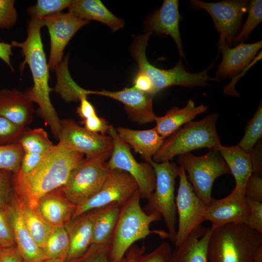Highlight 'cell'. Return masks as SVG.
<instances>
[{"label":"cell","instance_id":"43","mask_svg":"<svg viewBox=\"0 0 262 262\" xmlns=\"http://www.w3.org/2000/svg\"><path fill=\"white\" fill-rule=\"evenodd\" d=\"M0 244L4 248L15 247L13 231L6 214L0 208Z\"/></svg>","mask_w":262,"mask_h":262},{"label":"cell","instance_id":"38","mask_svg":"<svg viewBox=\"0 0 262 262\" xmlns=\"http://www.w3.org/2000/svg\"><path fill=\"white\" fill-rule=\"evenodd\" d=\"M247 19L237 35L235 42L243 43L251 33L262 21V0H253L249 2Z\"/></svg>","mask_w":262,"mask_h":262},{"label":"cell","instance_id":"32","mask_svg":"<svg viewBox=\"0 0 262 262\" xmlns=\"http://www.w3.org/2000/svg\"><path fill=\"white\" fill-rule=\"evenodd\" d=\"M146 247L133 244L126 251L123 262H171L173 250L170 244L164 242L149 253Z\"/></svg>","mask_w":262,"mask_h":262},{"label":"cell","instance_id":"17","mask_svg":"<svg viewBox=\"0 0 262 262\" xmlns=\"http://www.w3.org/2000/svg\"><path fill=\"white\" fill-rule=\"evenodd\" d=\"M248 212L244 195L234 189L223 198H213L206 206L204 217L214 228L230 223H245Z\"/></svg>","mask_w":262,"mask_h":262},{"label":"cell","instance_id":"5","mask_svg":"<svg viewBox=\"0 0 262 262\" xmlns=\"http://www.w3.org/2000/svg\"><path fill=\"white\" fill-rule=\"evenodd\" d=\"M218 115L213 113L203 119L189 122L165 138L152 161H171L175 157L202 148L216 149L222 145L216 130Z\"/></svg>","mask_w":262,"mask_h":262},{"label":"cell","instance_id":"23","mask_svg":"<svg viewBox=\"0 0 262 262\" xmlns=\"http://www.w3.org/2000/svg\"><path fill=\"white\" fill-rule=\"evenodd\" d=\"M38 210L52 227H65L72 219L76 205L64 195L61 187L41 197Z\"/></svg>","mask_w":262,"mask_h":262},{"label":"cell","instance_id":"33","mask_svg":"<svg viewBox=\"0 0 262 262\" xmlns=\"http://www.w3.org/2000/svg\"><path fill=\"white\" fill-rule=\"evenodd\" d=\"M69 249V239L65 227H53L42 248L45 260L61 259L67 260Z\"/></svg>","mask_w":262,"mask_h":262},{"label":"cell","instance_id":"54","mask_svg":"<svg viewBox=\"0 0 262 262\" xmlns=\"http://www.w3.org/2000/svg\"><path fill=\"white\" fill-rule=\"evenodd\" d=\"M43 262H67V261L61 259H50L45 260Z\"/></svg>","mask_w":262,"mask_h":262},{"label":"cell","instance_id":"18","mask_svg":"<svg viewBox=\"0 0 262 262\" xmlns=\"http://www.w3.org/2000/svg\"><path fill=\"white\" fill-rule=\"evenodd\" d=\"M14 233L16 249L23 262H43L45 257L26 227L15 203L14 194L4 209Z\"/></svg>","mask_w":262,"mask_h":262},{"label":"cell","instance_id":"53","mask_svg":"<svg viewBox=\"0 0 262 262\" xmlns=\"http://www.w3.org/2000/svg\"><path fill=\"white\" fill-rule=\"evenodd\" d=\"M252 262H262V246L257 250Z\"/></svg>","mask_w":262,"mask_h":262},{"label":"cell","instance_id":"26","mask_svg":"<svg viewBox=\"0 0 262 262\" xmlns=\"http://www.w3.org/2000/svg\"><path fill=\"white\" fill-rule=\"evenodd\" d=\"M208 106L203 104L196 106L189 99L182 108L174 106L162 116H156L154 127L157 132L165 139L186 123L192 121L197 115L205 113Z\"/></svg>","mask_w":262,"mask_h":262},{"label":"cell","instance_id":"45","mask_svg":"<svg viewBox=\"0 0 262 262\" xmlns=\"http://www.w3.org/2000/svg\"><path fill=\"white\" fill-rule=\"evenodd\" d=\"M244 195L246 198L262 202V176L254 174L250 176L246 183Z\"/></svg>","mask_w":262,"mask_h":262},{"label":"cell","instance_id":"8","mask_svg":"<svg viewBox=\"0 0 262 262\" xmlns=\"http://www.w3.org/2000/svg\"><path fill=\"white\" fill-rule=\"evenodd\" d=\"M179 166L187 173V179L196 194L206 205L211 202L212 190L215 180L230 172L217 149H210L206 154L196 156L190 153L178 156Z\"/></svg>","mask_w":262,"mask_h":262},{"label":"cell","instance_id":"30","mask_svg":"<svg viewBox=\"0 0 262 262\" xmlns=\"http://www.w3.org/2000/svg\"><path fill=\"white\" fill-rule=\"evenodd\" d=\"M121 206L114 202L99 209L95 219L92 244H107L117 222Z\"/></svg>","mask_w":262,"mask_h":262},{"label":"cell","instance_id":"47","mask_svg":"<svg viewBox=\"0 0 262 262\" xmlns=\"http://www.w3.org/2000/svg\"><path fill=\"white\" fill-rule=\"evenodd\" d=\"M24 153L19 170L16 174L23 175L34 169L47 154Z\"/></svg>","mask_w":262,"mask_h":262},{"label":"cell","instance_id":"6","mask_svg":"<svg viewBox=\"0 0 262 262\" xmlns=\"http://www.w3.org/2000/svg\"><path fill=\"white\" fill-rule=\"evenodd\" d=\"M151 33L147 32L136 37L131 46V53L137 62L139 71L144 73L150 80L152 94L154 96L161 90L173 85L194 87L209 85V82L217 81V78L208 75L213 64L206 69L198 73H192L186 70L180 60L177 65L169 69H162L150 64L146 56V48Z\"/></svg>","mask_w":262,"mask_h":262},{"label":"cell","instance_id":"42","mask_svg":"<svg viewBox=\"0 0 262 262\" xmlns=\"http://www.w3.org/2000/svg\"><path fill=\"white\" fill-rule=\"evenodd\" d=\"M246 199L248 212L244 224L262 233V202Z\"/></svg>","mask_w":262,"mask_h":262},{"label":"cell","instance_id":"3","mask_svg":"<svg viewBox=\"0 0 262 262\" xmlns=\"http://www.w3.org/2000/svg\"><path fill=\"white\" fill-rule=\"evenodd\" d=\"M140 199L137 190L120 207L117 222L107 244L109 262L121 261L134 243L144 239L151 233H156L163 238L169 239L168 232L150 230L151 224L160 221L162 216L146 213L141 208Z\"/></svg>","mask_w":262,"mask_h":262},{"label":"cell","instance_id":"55","mask_svg":"<svg viewBox=\"0 0 262 262\" xmlns=\"http://www.w3.org/2000/svg\"><path fill=\"white\" fill-rule=\"evenodd\" d=\"M4 249V248L0 244V254L2 252V251Z\"/></svg>","mask_w":262,"mask_h":262},{"label":"cell","instance_id":"31","mask_svg":"<svg viewBox=\"0 0 262 262\" xmlns=\"http://www.w3.org/2000/svg\"><path fill=\"white\" fill-rule=\"evenodd\" d=\"M68 55L55 69L57 83L55 92L66 102L80 100L83 96H87V91L80 87L71 77L68 69Z\"/></svg>","mask_w":262,"mask_h":262},{"label":"cell","instance_id":"25","mask_svg":"<svg viewBox=\"0 0 262 262\" xmlns=\"http://www.w3.org/2000/svg\"><path fill=\"white\" fill-rule=\"evenodd\" d=\"M212 229L199 226L173 251L171 262H208L207 247Z\"/></svg>","mask_w":262,"mask_h":262},{"label":"cell","instance_id":"34","mask_svg":"<svg viewBox=\"0 0 262 262\" xmlns=\"http://www.w3.org/2000/svg\"><path fill=\"white\" fill-rule=\"evenodd\" d=\"M18 143L24 153L45 154L55 146L48 137L47 132L42 128L26 130Z\"/></svg>","mask_w":262,"mask_h":262},{"label":"cell","instance_id":"1","mask_svg":"<svg viewBox=\"0 0 262 262\" xmlns=\"http://www.w3.org/2000/svg\"><path fill=\"white\" fill-rule=\"evenodd\" d=\"M83 155L58 143L32 170L23 175L13 174L15 195L30 207L37 206L41 197L65 185Z\"/></svg>","mask_w":262,"mask_h":262},{"label":"cell","instance_id":"14","mask_svg":"<svg viewBox=\"0 0 262 262\" xmlns=\"http://www.w3.org/2000/svg\"><path fill=\"white\" fill-rule=\"evenodd\" d=\"M137 190V184L129 174L119 169L110 170L98 192L89 199L77 205L72 219L114 202L121 206Z\"/></svg>","mask_w":262,"mask_h":262},{"label":"cell","instance_id":"2","mask_svg":"<svg viewBox=\"0 0 262 262\" xmlns=\"http://www.w3.org/2000/svg\"><path fill=\"white\" fill-rule=\"evenodd\" d=\"M27 37L22 42L12 41V47L21 49L24 57L20 64L22 72L25 64L31 70L33 86L25 92L29 99L39 106V112L48 125L56 139H58L61 130V120L53 107L49 98L53 89L49 86V68L43 49L41 36V28L43 26L41 19L31 17L28 22Z\"/></svg>","mask_w":262,"mask_h":262},{"label":"cell","instance_id":"29","mask_svg":"<svg viewBox=\"0 0 262 262\" xmlns=\"http://www.w3.org/2000/svg\"><path fill=\"white\" fill-rule=\"evenodd\" d=\"M14 198L26 227L36 243L42 249L53 227L42 217L37 206L30 207L18 199L15 194Z\"/></svg>","mask_w":262,"mask_h":262},{"label":"cell","instance_id":"21","mask_svg":"<svg viewBox=\"0 0 262 262\" xmlns=\"http://www.w3.org/2000/svg\"><path fill=\"white\" fill-rule=\"evenodd\" d=\"M99 209L90 210L72 219L65 226L69 239L67 261L81 257L92 245L93 224Z\"/></svg>","mask_w":262,"mask_h":262},{"label":"cell","instance_id":"52","mask_svg":"<svg viewBox=\"0 0 262 262\" xmlns=\"http://www.w3.org/2000/svg\"><path fill=\"white\" fill-rule=\"evenodd\" d=\"M11 44L0 42V59H1L14 72V68L11 63V56L13 55Z\"/></svg>","mask_w":262,"mask_h":262},{"label":"cell","instance_id":"44","mask_svg":"<svg viewBox=\"0 0 262 262\" xmlns=\"http://www.w3.org/2000/svg\"><path fill=\"white\" fill-rule=\"evenodd\" d=\"M12 174L13 173L11 171L0 169V208L3 210L12 195Z\"/></svg>","mask_w":262,"mask_h":262},{"label":"cell","instance_id":"39","mask_svg":"<svg viewBox=\"0 0 262 262\" xmlns=\"http://www.w3.org/2000/svg\"><path fill=\"white\" fill-rule=\"evenodd\" d=\"M26 130V127L17 125L0 116V146L18 143Z\"/></svg>","mask_w":262,"mask_h":262},{"label":"cell","instance_id":"41","mask_svg":"<svg viewBox=\"0 0 262 262\" xmlns=\"http://www.w3.org/2000/svg\"><path fill=\"white\" fill-rule=\"evenodd\" d=\"M107 244H92L81 257L67 262H109Z\"/></svg>","mask_w":262,"mask_h":262},{"label":"cell","instance_id":"11","mask_svg":"<svg viewBox=\"0 0 262 262\" xmlns=\"http://www.w3.org/2000/svg\"><path fill=\"white\" fill-rule=\"evenodd\" d=\"M179 166V185L176 197L179 225L173 242L175 247L206 221L204 213L207 205L196 194L184 169Z\"/></svg>","mask_w":262,"mask_h":262},{"label":"cell","instance_id":"10","mask_svg":"<svg viewBox=\"0 0 262 262\" xmlns=\"http://www.w3.org/2000/svg\"><path fill=\"white\" fill-rule=\"evenodd\" d=\"M108 133L113 141V149L107 162L110 170L117 169L129 174L136 181L141 198L148 200L156 183L154 169L150 163H139L134 158L129 146L118 136L115 128L110 126Z\"/></svg>","mask_w":262,"mask_h":262},{"label":"cell","instance_id":"35","mask_svg":"<svg viewBox=\"0 0 262 262\" xmlns=\"http://www.w3.org/2000/svg\"><path fill=\"white\" fill-rule=\"evenodd\" d=\"M262 136V104L259 107L252 118L248 121L245 134L236 145L247 153H251Z\"/></svg>","mask_w":262,"mask_h":262},{"label":"cell","instance_id":"22","mask_svg":"<svg viewBox=\"0 0 262 262\" xmlns=\"http://www.w3.org/2000/svg\"><path fill=\"white\" fill-rule=\"evenodd\" d=\"M33 102L25 92L18 90H0V116L22 127L33 120Z\"/></svg>","mask_w":262,"mask_h":262},{"label":"cell","instance_id":"20","mask_svg":"<svg viewBox=\"0 0 262 262\" xmlns=\"http://www.w3.org/2000/svg\"><path fill=\"white\" fill-rule=\"evenodd\" d=\"M179 0H164L160 7L148 20V32L171 36L174 40L180 57L185 59L180 35Z\"/></svg>","mask_w":262,"mask_h":262},{"label":"cell","instance_id":"48","mask_svg":"<svg viewBox=\"0 0 262 262\" xmlns=\"http://www.w3.org/2000/svg\"><path fill=\"white\" fill-rule=\"evenodd\" d=\"M133 87L144 93L152 94V85L149 79L143 72L138 71L133 81Z\"/></svg>","mask_w":262,"mask_h":262},{"label":"cell","instance_id":"24","mask_svg":"<svg viewBox=\"0 0 262 262\" xmlns=\"http://www.w3.org/2000/svg\"><path fill=\"white\" fill-rule=\"evenodd\" d=\"M115 129L119 138L148 163L152 161L153 156L165 139L154 127L145 130H135L124 127Z\"/></svg>","mask_w":262,"mask_h":262},{"label":"cell","instance_id":"16","mask_svg":"<svg viewBox=\"0 0 262 262\" xmlns=\"http://www.w3.org/2000/svg\"><path fill=\"white\" fill-rule=\"evenodd\" d=\"M88 94L106 97L121 102L128 117L134 123L145 124L155 121L156 115L152 106L154 96L140 92L133 86L117 91L88 90Z\"/></svg>","mask_w":262,"mask_h":262},{"label":"cell","instance_id":"37","mask_svg":"<svg viewBox=\"0 0 262 262\" xmlns=\"http://www.w3.org/2000/svg\"><path fill=\"white\" fill-rule=\"evenodd\" d=\"M70 0H38L35 4L29 6L27 12L31 17L42 19L45 17L60 13L68 8Z\"/></svg>","mask_w":262,"mask_h":262},{"label":"cell","instance_id":"36","mask_svg":"<svg viewBox=\"0 0 262 262\" xmlns=\"http://www.w3.org/2000/svg\"><path fill=\"white\" fill-rule=\"evenodd\" d=\"M24 153L19 143L0 146V169L9 171L13 174L18 172Z\"/></svg>","mask_w":262,"mask_h":262},{"label":"cell","instance_id":"19","mask_svg":"<svg viewBox=\"0 0 262 262\" xmlns=\"http://www.w3.org/2000/svg\"><path fill=\"white\" fill-rule=\"evenodd\" d=\"M262 47V40L251 44L241 43L233 48L226 45L218 46L222 60L216 72L217 78L233 77L246 69Z\"/></svg>","mask_w":262,"mask_h":262},{"label":"cell","instance_id":"9","mask_svg":"<svg viewBox=\"0 0 262 262\" xmlns=\"http://www.w3.org/2000/svg\"><path fill=\"white\" fill-rule=\"evenodd\" d=\"M110 170L106 161L83 158L72 170L62 190L70 202L80 205L98 192Z\"/></svg>","mask_w":262,"mask_h":262},{"label":"cell","instance_id":"40","mask_svg":"<svg viewBox=\"0 0 262 262\" xmlns=\"http://www.w3.org/2000/svg\"><path fill=\"white\" fill-rule=\"evenodd\" d=\"M14 0H0V29L13 27L17 19V13Z\"/></svg>","mask_w":262,"mask_h":262},{"label":"cell","instance_id":"28","mask_svg":"<svg viewBox=\"0 0 262 262\" xmlns=\"http://www.w3.org/2000/svg\"><path fill=\"white\" fill-rule=\"evenodd\" d=\"M216 149L234 178V189L244 194L246 183L253 173L251 153L244 151L237 146L227 147L221 145Z\"/></svg>","mask_w":262,"mask_h":262},{"label":"cell","instance_id":"49","mask_svg":"<svg viewBox=\"0 0 262 262\" xmlns=\"http://www.w3.org/2000/svg\"><path fill=\"white\" fill-rule=\"evenodd\" d=\"M80 101L76 112L82 120L97 115L95 107L87 100V96L82 97Z\"/></svg>","mask_w":262,"mask_h":262},{"label":"cell","instance_id":"12","mask_svg":"<svg viewBox=\"0 0 262 262\" xmlns=\"http://www.w3.org/2000/svg\"><path fill=\"white\" fill-rule=\"evenodd\" d=\"M194 7L206 11L219 33L218 46L229 47L239 33L244 15L247 12L249 1L246 0H223L208 2L199 0L190 1Z\"/></svg>","mask_w":262,"mask_h":262},{"label":"cell","instance_id":"13","mask_svg":"<svg viewBox=\"0 0 262 262\" xmlns=\"http://www.w3.org/2000/svg\"><path fill=\"white\" fill-rule=\"evenodd\" d=\"M59 144L89 158L106 161L113 149V141L109 135L93 133L71 119L61 120Z\"/></svg>","mask_w":262,"mask_h":262},{"label":"cell","instance_id":"51","mask_svg":"<svg viewBox=\"0 0 262 262\" xmlns=\"http://www.w3.org/2000/svg\"><path fill=\"white\" fill-rule=\"evenodd\" d=\"M0 262H23L16 247L4 248L0 254Z\"/></svg>","mask_w":262,"mask_h":262},{"label":"cell","instance_id":"4","mask_svg":"<svg viewBox=\"0 0 262 262\" xmlns=\"http://www.w3.org/2000/svg\"><path fill=\"white\" fill-rule=\"evenodd\" d=\"M211 228L207 247L208 262H252L262 246V233L244 223Z\"/></svg>","mask_w":262,"mask_h":262},{"label":"cell","instance_id":"56","mask_svg":"<svg viewBox=\"0 0 262 262\" xmlns=\"http://www.w3.org/2000/svg\"><path fill=\"white\" fill-rule=\"evenodd\" d=\"M119 262H123V259L121 261H120Z\"/></svg>","mask_w":262,"mask_h":262},{"label":"cell","instance_id":"50","mask_svg":"<svg viewBox=\"0 0 262 262\" xmlns=\"http://www.w3.org/2000/svg\"><path fill=\"white\" fill-rule=\"evenodd\" d=\"M253 173L262 176V145L260 141L257 143L253 150L251 152Z\"/></svg>","mask_w":262,"mask_h":262},{"label":"cell","instance_id":"15","mask_svg":"<svg viewBox=\"0 0 262 262\" xmlns=\"http://www.w3.org/2000/svg\"><path fill=\"white\" fill-rule=\"evenodd\" d=\"M41 20L43 26L48 28L50 36L49 68L54 70L62 61L64 50L70 40L80 28L88 24L90 21L78 18L69 12L52 15Z\"/></svg>","mask_w":262,"mask_h":262},{"label":"cell","instance_id":"7","mask_svg":"<svg viewBox=\"0 0 262 262\" xmlns=\"http://www.w3.org/2000/svg\"><path fill=\"white\" fill-rule=\"evenodd\" d=\"M150 163L155 174V187L144 211L147 214H160L163 217L169 239L173 243L177 213L174 190L180 166L171 161L158 163L151 161Z\"/></svg>","mask_w":262,"mask_h":262},{"label":"cell","instance_id":"46","mask_svg":"<svg viewBox=\"0 0 262 262\" xmlns=\"http://www.w3.org/2000/svg\"><path fill=\"white\" fill-rule=\"evenodd\" d=\"M82 122L87 131L103 135H106L108 132L110 126L104 118L98 115L82 120Z\"/></svg>","mask_w":262,"mask_h":262},{"label":"cell","instance_id":"27","mask_svg":"<svg viewBox=\"0 0 262 262\" xmlns=\"http://www.w3.org/2000/svg\"><path fill=\"white\" fill-rule=\"evenodd\" d=\"M69 13L82 19L96 20L110 28L114 32L123 28L124 21L111 13L98 0H73Z\"/></svg>","mask_w":262,"mask_h":262}]
</instances>
